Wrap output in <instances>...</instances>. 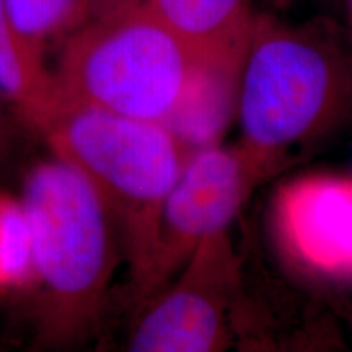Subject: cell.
I'll use <instances>...</instances> for the list:
<instances>
[{"label":"cell","instance_id":"obj_1","mask_svg":"<svg viewBox=\"0 0 352 352\" xmlns=\"http://www.w3.org/2000/svg\"><path fill=\"white\" fill-rule=\"evenodd\" d=\"M20 201L32 239L33 344L80 346L98 331L124 256L116 220L87 176L54 153L26 171Z\"/></svg>","mask_w":352,"mask_h":352},{"label":"cell","instance_id":"obj_2","mask_svg":"<svg viewBox=\"0 0 352 352\" xmlns=\"http://www.w3.org/2000/svg\"><path fill=\"white\" fill-rule=\"evenodd\" d=\"M41 138L87 176L111 210L134 287L151 261L162 206L191 151L164 122L67 100Z\"/></svg>","mask_w":352,"mask_h":352},{"label":"cell","instance_id":"obj_3","mask_svg":"<svg viewBox=\"0 0 352 352\" xmlns=\"http://www.w3.org/2000/svg\"><path fill=\"white\" fill-rule=\"evenodd\" d=\"M191 63V51L142 0L95 16L74 33L52 76L64 100L165 122Z\"/></svg>","mask_w":352,"mask_h":352},{"label":"cell","instance_id":"obj_4","mask_svg":"<svg viewBox=\"0 0 352 352\" xmlns=\"http://www.w3.org/2000/svg\"><path fill=\"white\" fill-rule=\"evenodd\" d=\"M349 90L351 74L331 44L253 20L241 76V144L276 166L336 118Z\"/></svg>","mask_w":352,"mask_h":352},{"label":"cell","instance_id":"obj_5","mask_svg":"<svg viewBox=\"0 0 352 352\" xmlns=\"http://www.w3.org/2000/svg\"><path fill=\"white\" fill-rule=\"evenodd\" d=\"M272 168L243 144L191 152L162 206L147 270L132 287L135 314L173 280L202 241L227 232L253 188Z\"/></svg>","mask_w":352,"mask_h":352},{"label":"cell","instance_id":"obj_6","mask_svg":"<svg viewBox=\"0 0 352 352\" xmlns=\"http://www.w3.org/2000/svg\"><path fill=\"white\" fill-rule=\"evenodd\" d=\"M175 280L135 314L131 352H219L232 342L240 263L227 232L197 246Z\"/></svg>","mask_w":352,"mask_h":352},{"label":"cell","instance_id":"obj_7","mask_svg":"<svg viewBox=\"0 0 352 352\" xmlns=\"http://www.w3.org/2000/svg\"><path fill=\"white\" fill-rule=\"evenodd\" d=\"M274 227L303 270L352 279V179L314 175L285 184L274 201Z\"/></svg>","mask_w":352,"mask_h":352},{"label":"cell","instance_id":"obj_8","mask_svg":"<svg viewBox=\"0 0 352 352\" xmlns=\"http://www.w3.org/2000/svg\"><path fill=\"white\" fill-rule=\"evenodd\" d=\"M246 47L192 56L182 95L164 122L191 152L219 145L239 116Z\"/></svg>","mask_w":352,"mask_h":352},{"label":"cell","instance_id":"obj_9","mask_svg":"<svg viewBox=\"0 0 352 352\" xmlns=\"http://www.w3.org/2000/svg\"><path fill=\"white\" fill-rule=\"evenodd\" d=\"M0 96L26 127L43 135L63 107L54 76L13 28L0 0Z\"/></svg>","mask_w":352,"mask_h":352},{"label":"cell","instance_id":"obj_10","mask_svg":"<svg viewBox=\"0 0 352 352\" xmlns=\"http://www.w3.org/2000/svg\"><path fill=\"white\" fill-rule=\"evenodd\" d=\"M191 56L235 50L250 41L248 0H144Z\"/></svg>","mask_w":352,"mask_h":352},{"label":"cell","instance_id":"obj_11","mask_svg":"<svg viewBox=\"0 0 352 352\" xmlns=\"http://www.w3.org/2000/svg\"><path fill=\"white\" fill-rule=\"evenodd\" d=\"M95 6L96 0H6L13 28L41 60L94 19Z\"/></svg>","mask_w":352,"mask_h":352},{"label":"cell","instance_id":"obj_12","mask_svg":"<svg viewBox=\"0 0 352 352\" xmlns=\"http://www.w3.org/2000/svg\"><path fill=\"white\" fill-rule=\"evenodd\" d=\"M32 239L20 197L0 192V294L30 289Z\"/></svg>","mask_w":352,"mask_h":352},{"label":"cell","instance_id":"obj_13","mask_svg":"<svg viewBox=\"0 0 352 352\" xmlns=\"http://www.w3.org/2000/svg\"><path fill=\"white\" fill-rule=\"evenodd\" d=\"M142 2V0H96V6H95V16L104 15V13L114 12V10H120V8L134 6V3Z\"/></svg>","mask_w":352,"mask_h":352},{"label":"cell","instance_id":"obj_14","mask_svg":"<svg viewBox=\"0 0 352 352\" xmlns=\"http://www.w3.org/2000/svg\"><path fill=\"white\" fill-rule=\"evenodd\" d=\"M6 101L0 96V157L3 155L8 140H10V122L6 113Z\"/></svg>","mask_w":352,"mask_h":352}]
</instances>
